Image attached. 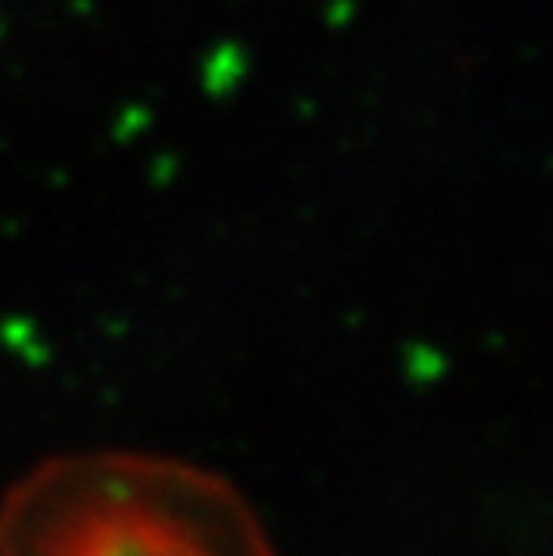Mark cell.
<instances>
[{"instance_id": "cell-1", "label": "cell", "mask_w": 553, "mask_h": 556, "mask_svg": "<svg viewBox=\"0 0 553 556\" xmlns=\"http://www.w3.org/2000/svg\"><path fill=\"white\" fill-rule=\"evenodd\" d=\"M0 556H274L230 481L173 456L65 453L0 500Z\"/></svg>"}]
</instances>
